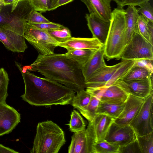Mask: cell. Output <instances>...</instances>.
Masks as SVG:
<instances>
[{"instance_id":"6da1fadb","label":"cell","mask_w":153,"mask_h":153,"mask_svg":"<svg viewBox=\"0 0 153 153\" xmlns=\"http://www.w3.org/2000/svg\"><path fill=\"white\" fill-rule=\"evenodd\" d=\"M24 83L25 91L21 97L32 105L50 106L71 104L75 92L69 88L47 78L24 71L21 64L15 61Z\"/></svg>"},{"instance_id":"7a4b0ae2","label":"cell","mask_w":153,"mask_h":153,"mask_svg":"<svg viewBox=\"0 0 153 153\" xmlns=\"http://www.w3.org/2000/svg\"><path fill=\"white\" fill-rule=\"evenodd\" d=\"M30 66L32 71L39 72L45 77L63 84L75 92L86 88L81 68L64 54H39Z\"/></svg>"},{"instance_id":"3957f363","label":"cell","mask_w":153,"mask_h":153,"mask_svg":"<svg viewBox=\"0 0 153 153\" xmlns=\"http://www.w3.org/2000/svg\"><path fill=\"white\" fill-rule=\"evenodd\" d=\"M125 10L117 7L112 11L110 24L104 45V57L108 60L120 59L126 45Z\"/></svg>"},{"instance_id":"277c9868","label":"cell","mask_w":153,"mask_h":153,"mask_svg":"<svg viewBox=\"0 0 153 153\" xmlns=\"http://www.w3.org/2000/svg\"><path fill=\"white\" fill-rule=\"evenodd\" d=\"M62 129L51 120L39 123L31 153H57L65 143Z\"/></svg>"},{"instance_id":"5b68a950","label":"cell","mask_w":153,"mask_h":153,"mask_svg":"<svg viewBox=\"0 0 153 153\" xmlns=\"http://www.w3.org/2000/svg\"><path fill=\"white\" fill-rule=\"evenodd\" d=\"M33 10L30 0H14L12 4L4 6L1 12L7 21L10 30L24 36L26 23Z\"/></svg>"},{"instance_id":"8992f818","label":"cell","mask_w":153,"mask_h":153,"mask_svg":"<svg viewBox=\"0 0 153 153\" xmlns=\"http://www.w3.org/2000/svg\"><path fill=\"white\" fill-rule=\"evenodd\" d=\"M24 36L39 54L42 55L53 53L55 48L58 46L59 43L47 30L36 28L27 22L25 27Z\"/></svg>"},{"instance_id":"52a82bcc","label":"cell","mask_w":153,"mask_h":153,"mask_svg":"<svg viewBox=\"0 0 153 153\" xmlns=\"http://www.w3.org/2000/svg\"><path fill=\"white\" fill-rule=\"evenodd\" d=\"M153 45L139 33H134L124 49L120 59L135 60H153Z\"/></svg>"},{"instance_id":"ba28073f","label":"cell","mask_w":153,"mask_h":153,"mask_svg":"<svg viewBox=\"0 0 153 153\" xmlns=\"http://www.w3.org/2000/svg\"><path fill=\"white\" fill-rule=\"evenodd\" d=\"M91 95H95L103 102L116 104L125 103L130 94L125 82L119 80L107 87L96 89L86 88Z\"/></svg>"},{"instance_id":"9c48e42d","label":"cell","mask_w":153,"mask_h":153,"mask_svg":"<svg viewBox=\"0 0 153 153\" xmlns=\"http://www.w3.org/2000/svg\"><path fill=\"white\" fill-rule=\"evenodd\" d=\"M153 93L145 99L138 113L129 125L137 137L153 132Z\"/></svg>"},{"instance_id":"30bf717a","label":"cell","mask_w":153,"mask_h":153,"mask_svg":"<svg viewBox=\"0 0 153 153\" xmlns=\"http://www.w3.org/2000/svg\"><path fill=\"white\" fill-rule=\"evenodd\" d=\"M114 119L104 114H97L89 122L85 131L91 147L94 143L105 140L109 129Z\"/></svg>"},{"instance_id":"8fae6325","label":"cell","mask_w":153,"mask_h":153,"mask_svg":"<svg viewBox=\"0 0 153 153\" xmlns=\"http://www.w3.org/2000/svg\"><path fill=\"white\" fill-rule=\"evenodd\" d=\"M137 136L129 125H120L114 122L105 139L106 141L119 147L125 146L137 140Z\"/></svg>"},{"instance_id":"7c38bea8","label":"cell","mask_w":153,"mask_h":153,"mask_svg":"<svg viewBox=\"0 0 153 153\" xmlns=\"http://www.w3.org/2000/svg\"><path fill=\"white\" fill-rule=\"evenodd\" d=\"M21 115L6 102L0 104V137L8 134L20 122Z\"/></svg>"},{"instance_id":"4fadbf2b","label":"cell","mask_w":153,"mask_h":153,"mask_svg":"<svg viewBox=\"0 0 153 153\" xmlns=\"http://www.w3.org/2000/svg\"><path fill=\"white\" fill-rule=\"evenodd\" d=\"M125 61L122 60L112 66L106 65L97 71L85 81L86 88L96 89L105 87L114 74Z\"/></svg>"},{"instance_id":"5bb4252c","label":"cell","mask_w":153,"mask_h":153,"mask_svg":"<svg viewBox=\"0 0 153 153\" xmlns=\"http://www.w3.org/2000/svg\"><path fill=\"white\" fill-rule=\"evenodd\" d=\"M145 99L130 94L125 102L122 111L114 122L120 125H129L140 110Z\"/></svg>"},{"instance_id":"9a60e30c","label":"cell","mask_w":153,"mask_h":153,"mask_svg":"<svg viewBox=\"0 0 153 153\" xmlns=\"http://www.w3.org/2000/svg\"><path fill=\"white\" fill-rule=\"evenodd\" d=\"M25 39L24 36L10 30L0 28V41L10 51L24 52L27 48Z\"/></svg>"},{"instance_id":"2e32d148","label":"cell","mask_w":153,"mask_h":153,"mask_svg":"<svg viewBox=\"0 0 153 153\" xmlns=\"http://www.w3.org/2000/svg\"><path fill=\"white\" fill-rule=\"evenodd\" d=\"M85 18L87 25L92 35V37L97 39L104 45L109 29L110 21L103 20L92 14H86Z\"/></svg>"},{"instance_id":"e0dca14e","label":"cell","mask_w":153,"mask_h":153,"mask_svg":"<svg viewBox=\"0 0 153 153\" xmlns=\"http://www.w3.org/2000/svg\"><path fill=\"white\" fill-rule=\"evenodd\" d=\"M104 45L96 38L72 37L64 42H59L58 46L65 48L68 51L74 49L98 50Z\"/></svg>"},{"instance_id":"ac0fdd59","label":"cell","mask_w":153,"mask_h":153,"mask_svg":"<svg viewBox=\"0 0 153 153\" xmlns=\"http://www.w3.org/2000/svg\"><path fill=\"white\" fill-rule=\"evenodd\" d=\"M86 6L90 14L105 21H110L112 0H80Z\"/></svg>"},{"instance_id":"d6986e66","label":"cell","mask_w":153,"mask_h":153,"mask_svg":"<svg viewBox=\"0 0 153 153\" xmlns=\"http://www.w3.org/2000/svg\"><path fill=\"white\" fill-rule=\"evenodd\" d=\"M104 47L95 51L87 61L81 68L85 81L97 70L105 66L106 65L104 59Z\"/></svg>"},{"instance_id":"ffe728a7","label":"cell","mask_w":153,"mask_h":153,"mask_svg":"<svg viewBox=\"0 0 153 153\" xmlns=\"http://www.w3.org/2000/svg\"><path fill=\"white\" fill-rule=\"evenodd\" d=\"M123 81L128 87L130 94L136 97L145 99L153 93L152 77Z\"/></svg>"},{"instance_id":"44dd1931","label":"cell","mask_w":153,"mask_h":153,"mask_svg":"<svg viewBox=\"0 0 153 153\" xmlns=\"http://www.w3.org/2000/svg\"><path fill=\"white\" fill-rule=\"evenodd\" d=\"M91 146L85 130L75 132L68 147L69 153H91Z\"/></svg>"},{"instance_id":"7402d4cb","label":"cell","mask_w":153,"mask_h":153,"mask_svg":"<svg viewBox=\"0 0 153 153\" xmlns=\"http://www.w3.org/2000/svg\"><path fill=\"white\" fill-rule=\"evenodd\" d=\"M126 44L135 32L137 33V20L139 14L135 7L128 6L125 10Z\"/></svg>"},{"instance_id":"603a6c76","label":"cell","mask_w":153,"mask_h":153,"mask_svg":"<svg viewBox=\"0 0 153 153\" xmlns=\"http://www.w3.org/2000/svg\"><path fill=\"white\" fill-rule=\"evenodd\" d=\"M125 102L116 104L100 101L98 106L97 114H104L114 118H117L124 108Z\"/></svg>"},{"instance_id":"cb8c5ba5","label":"cell","mask_w":153,"mask_h":153,"mask_svg":"<svg viewBox=\"0 0 153 153\" xmlns=\"http://www.w3.org/2000/svg\"><path fill=\"white\" fill-rule=\"evenodd\" d=\"M95 51L86 49H76L68 51L64 55L74 61L81 68Z\"/></svg>"},{"instance_id":"d4e9b609","label":"cell","mask_w":153,"mask_h":153,"mask_svg":"<svg viewBox=\"0 0 153 153\" xmlns=\"http://www.w3.org/2000/svg\"><path fill=\"white\" fill-rule=\"evenodd\" d=\"M152 74L153 73L145 68L134 65L122 80L128 81L147 79L152 77Z\"/></svg>"},{"instance_id":"484cf974","label":"cell","mask_w":153,"mask_h":153,"mask_svg":"<svg viewBox=\"0 0 153 153\" xmlns=\"http://www.w3.org/2000/svg\"><path fill=\"white\" fill-rule=\"evenodd\" d=\"M91 95L86 90H82L77 92L72 100V105L79 111L85 108L89 103Z\"/></svg>"},{"instance_id":"4316f807","label":"cell","mask_w":153,"mask_h":153,"mask_svg":"<svg viewBox=\"0 0 153 153\" xmlns=\"http://www.w3.org/2000/svg\"><path fill=\"white\" fill-rule=\"evenodd\" d=\"M119 148L104 140L92 145L91 153H119Z\"/></svg>"},{"instance_id":"83f0119b","label":"cell","mask_w":153,"mask_h":153,"mask_svg":"<svg viewBox=\"0 0 153 153\" xmlns=\"http://www.w3.org/2000/svg\"><path fill=\"white\" fill-rule=\"evenodd\" d=\"M90 102L84 109L79 111L80 113L88 121L91 122L96 115L97 109L100 100L97 96L91 95Z\"/></svg>"},{"instance_id":"f1b7e54d","label":"cell","mask_w":153,"mask_h":153,"mask_svg":"<svg viewBox=\"0 0 153 153\" xmlns=\"http://www.w3.org/2000/svg\"><path fill=\"white\" fill-rule=\"evenodd\" d=\"M68 125L70 130L75 133L85 130L86 124L80 113L74 109L71 112L70 120Z\"/></svg>"},{"instance_id":"f546056e","label":"cell","mask_w":153,"mask_h":153,"mask_svg":"<svg viewBox=\"0 0 153 153\" xmlns=\"http://www.w3.org/2000/svg\"><path fill=\"white\" fill-rule=\"evenodd\" d=\"M137 140L141 153H153V132L137 137Z\"/></svg>"},{"instance_id":"4dcf8cb0","label":"cell","mask_w":153,"mask_h":153,"mask_svg":"<svg viewBox=\"0 0 153 153\" xmlns=\"http://www.w3.org/2000/svg\"><path fill=\"white\" fill-rule=\"evenodd\" d=\"M9 81L8 74L3 68L0 69V104L6 102L8 96V87Z\"/></svg>"},{"instance_id":"1f68e13d","label":"cell","mask_w":153,"mask_h":153,"mask_svg":"<svg viewBox=\"0 0 153 153\" xmlns=\"http://www.w3.org/2000/svg\"><path fill=\"white\" fill-rule=\"evenodd\" d=\"M47 31L59 42H65L72 37L69 29L63 26L59 29L47 30Z\"/></svg>"},{"instance_id":"d6a6232c","label":"cell","mask_w":153,"mask_h":153,"mask_svg":"<svg viewBox=\"0 0 153 153\" xmlns=\"http://www.w3.org/2000/svg\"><path fill=\"white\" fill-rule=\"evenodd\" d=\"M148 21L143 16L139 14L137 20V33L150 43L147 27Z\"/></svg>"},{"instance_id":"836d02e7","label":"cell","mask_w":153,"mask_h":153,"mask_svg":"<svg viewBox=\"0 0 153 153\" xmlns=\"http://www.w3.org/2000/svg\"><path fill=\"white\" fill-rule=\"evenodd\" d=\"M137 9L138 12L149 21L153 22V8L150 3H144Z\"/></svg>"},{"instance_id":"e575fe53","label":"cell","mask_w":153,"mask_h":153,"mask_svg":"<svg viewBox=\"0 0 153 153\" xmlns=\"http://www.w3.org/2000/svg\"><path fill=\"white\" fill-rule=\"evenodd\" d=\"M30 23H50L51 22L43 16L40 12L33 10L31 13L27 21Z\"/></svg>"},{"instance_id":"d590c367","label":"cell","mask_w":153,"mask_h":153,"mask_svg":"<svg viewBox=\"0 0 153 153\" xmlns=\"http://www.w3.org/2000/svg\"><path fill=\"white\" fill-rule=\"evenodd\" d=\"M141 153L137 140L125 146L120 147L119 153Z\"/></svg>"},{"instance_id":"8d00e7d4","label":"cell","mask_w":153,"mask_h":153,"mask_svg":"<svg viewBox=\"0 0 153 153\" xmlns=\"http://www.w3.org/2000/svg\"><path fill=\"white\" fill-rule=\"evenodd\" d=\"M29 23L33 26L36 28L46 30L59 29L63 26L62 25L59 24L52 22H51L50 23Z\"/></svg>"},{"instance_id":"74e56055","label":"cell","mask_w":153,"mask_h":153,"mask_svg":"<svg viewBox=\"0 0 153 153\" xmlns=\"http://www.w3.org/2000/svg\"><path fill=\"white\" fill-rule=\"evenodd\" d=\"M30 1L35 10L41 13L48 11L47 0H30Z\"/></svg>"},{"instance_id":"f35d334b","label":"cell","mask_w":153,"mask_h":153,"mask_svg":"<svg viewBox=\"0 0 153 153\" xmlns=\"http://www.w3.org/2000/svg\"><path fill=\"white\" fill-rule=\"evenodd\" d=\"M153 60L142 59L135 60L134 65L143 67L153 73Z\"/></svg>"},{"instance_id":"ab89813d","label":"cell","mask_w":153,"mask_h":153,"mask_svg":"<svg viewBox=\"0 0 153 153\" xmlns=\"http://www.w3.org/2000/svg\"><path fill=\"white\" fill-rule=\"evenodd\" d=\"M151 0H123L122 6L123 7L125 6L135 7L140 6L145 3L149 2Z\"/></svg>"},{"instance_id":"60d3db41","label":"cell","mask_w":153,"mask_h":153,"mask_svg":"<svg viewBox=\"0 0 153 153\" xmlns=\"http://www.w3.org/2000/svg\"><path fill=\"white\" fill-rule=\"evenodd\" d=\"M2 8H0V28H3L10 30L7 21L1 12Z\"/></svg>"},{"instance_id":"b9f144b4","label":"cell","mask_w":153,"mask_h":153,"mask_svg":"<svg viewBox=\"0 0 153 153\" xmlns=\"http://www.w3.org/2000/svg\"><path fill=\"white\" fill-rule=\"evenodd\" d=\"M148 33L150 38V43L153 44V22L148 21L147 23Z\"/></svg>"},{"instance_id":"7bdbcfd3","label":"cell","mask_w":153,"mask_h":153,"mask_svg":"<svg viewBox=\"0 0 153 153\" xmlns=\"http://www.w3.org/2000/svg\"><path fill=\"white\" fill-rule=\"evenodd\" d=\"M19 152L0 144V153H18Z\"/></svg>"},{"instance_id":"ee69618b","label":"cell","mask_w":153,"mask_h":153,"mask_svg":"<svg viewBox=\"0 0 153 153\" xmlns=\"http://www.w3.org/2000/svg\"><path fill=\"white\" fill-rule=\"evenodd\" d=\"M58 0H47L48 11L54 10V8L57 4Z\"/></svg>"},{"instance_id":"f6af8a7d","label":"cell","mask_w":153,"mask_h":153,"mask_svg":"<svg viewBox=\"0 0 153 153\" xmlns=\"http://www.w3.org/2000/svg\"><path fill=\"white\" fill-rule=\"evenodd\" d=\"M74 0H58V2L54 8V10L57 7L71 2Z\"/></svg>"},{"instance_id":"bcb514c9","label":"cell","mask_w":153,"mask_h":153,"mask_svg":"<svg viewBox=\"0 0 153 153\" xmlns=\"http://www.w3.org/2000/svg\"><path fill=\"white\" fill-rule=\"evenodd\" d=\"M115 2L117 4V7L120 8H123L122 5L123 0H112Z\"/></svg>"},{"instance_id":"7dc6e473","label":"cell","mask_w":153,"mask_h":153,"mask_svg":"<svg viewBox=\"0 0 153 153\" xmlns=\"http://www.w3.org/2000/svg\"><path fill=\"white\" fill-rule=\"evenodd\" d=\"M14 0H3L4 5H7L12 4Z\"/></svg>"},{"instance_id":"c3c4849f","label":"cell","mask_w":153,"mask_h":153,"mask_svg":"<svg viewBox=\"0 0 153 153\" xmlns=\"http://www.w3.org/2000/svg\"><path fill=\"white\" fill-rule=\"evenodd\" d=\"M5 6L3 0H0V8Z\"/></svg>"}]
</instances>
